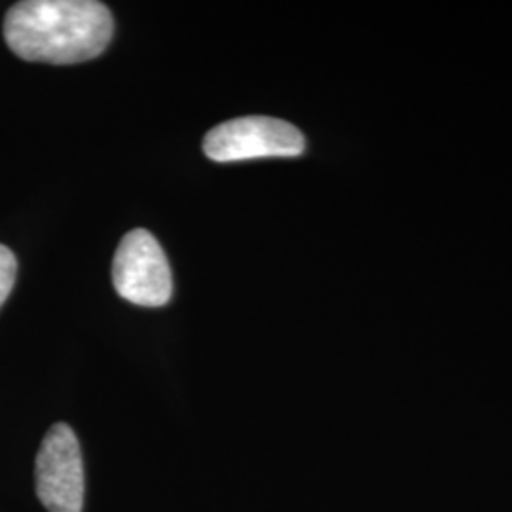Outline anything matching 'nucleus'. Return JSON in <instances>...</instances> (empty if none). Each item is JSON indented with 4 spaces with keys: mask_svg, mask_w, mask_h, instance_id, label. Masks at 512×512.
<instances>
[{
    "mask_svg": "<svg viewBox=\"0 0 512 512\" xmlns=\"http://www.w3.org/2000/svg\"><path fill=\"white\" fill-rule=\"evenodd\" d=\"M114 31L110 10L95 0H25L4 18V40L33 63L74 65L103 54Z\"/></svg>",
    "mask_w": 512,
    "mask_h": 512,
    "instance_id": "f257e3e1",
    "label": "nucleus"
},
{
    "mask_svg": "<svg viewBox=\"0 0 512 512\" xmlns=\"http://www.w3.org/2000/svg\"><path fill=\"white\" fill-rule=\"evenodd\" d=\"M306 148L304 135L293 124L270 116H243L211 129L203 152L213 162L256 158H294Z\"/></svg>",
    "mask_w": 512,
    "mask_h": 512,
    "instance_id": "f03ea898",
    "label": "nucleus"
},
{
    "mask_svg": "<svg viewBox=\"0 0 512 512\" xmlns=\"http://www.w3.org/2000/svg\"><path fill=\"white\" fill-rule=\"evenodd\" d=\"M112 283L131 304L160 308L173 293V277L164 249L147 230L124 236L112 260Z\"/></svg>",
    "mask_w": 512,
    "mask_h": 512,
    "instance_id": "7ed1b4c3",
    "label": "nucleus"
},
{
    "mask_svg": "<svg viewBox=\"0 0 512 512\" xmlns=\"http://www.w3.org/2000/svg\"><path fill=\"white\" fill-rule=\"evenodd\" d=\"M35 486L48 512H82L84 461L80 444L67 423H55L38 450Z\"/></svg>",
    "mask_w": 512,
    "mask_h": 512,
    "instance_id": "20e7f679",
    "label": "nucleus"
},
{
    "mask_svg": "<svg viewBox=\"0 0 512 512\" xmlns=\"http://www.w3.org/2000/svg\"><path fill=\"white\" fill-rule=\"evenodd\" d=\"M16 275H18V260H16V256L8 247L0 245V308L8 300V296H10L12 289H14Z\"/></svg>",
    "mask_w": 512,
    "mask_h": 512,
    "instance_id": "39448f33",
    "label": "nucleus"
}]
</instances>
